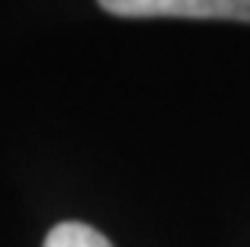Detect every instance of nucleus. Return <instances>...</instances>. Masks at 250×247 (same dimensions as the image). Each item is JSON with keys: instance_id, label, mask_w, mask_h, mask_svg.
<instances>
[{"instance_id": "nucleus-1", "label": "nucleus", "mask_w": 250, "mask_h": 247, "mask_svg": "<svg viewBox=\"0 0 250 247\" xmlns=\"http://www.w3.org/2000/svg\"><path fill=\"white\" fill-rule=\"evenodd\" d=\"M100 7L112 16H128V20L180 16V20L250 22V0H100Z\"/></svg>"}, {"instance_id": "nucleus-2", "label": "nucleus", "mask_w": 250, "mask_h": 247, "mask_svg": "<svg viewBox=\"0 0 250 247\" xmlns=\"http://www.w3.org/2000/svg\"><path fill=\"white\" fill-rule=\"evenodd\" d=\"M42 247H112V244L83 222H61L48 231Z\"/></svg>"}]
</instances>
